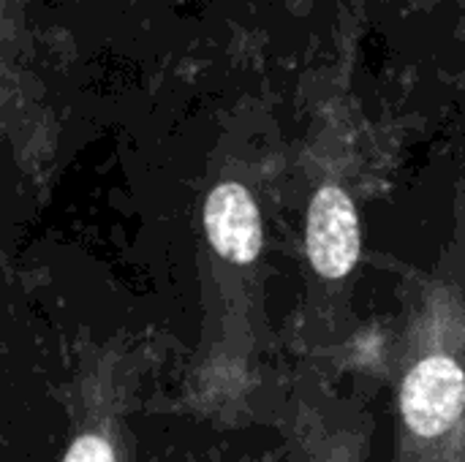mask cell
I'll use <instances>...</instances> for the list:
<instances>
[{
	"label": "cell",
	"instance_id": "obj_1",
	"mask_svg": "<svg viewBox=\"0 0 465 462\" xmlns=\"http://www.w3.org/2000/svg\"><path fill=\"white\" fill-rule=\"evenodd\" d=\"M465 373L450 357L422 359L403 381L401 411L406 425L422 436H444L463 414Z\"/></svg>",
	"mask_w": 465,
	"mask_h": 462
},
{
	"label": "cell",
	"instance_id": "obj_2",
	"mask_svg": "<svg viewBox=\"0 0 465 462\" xmlns=\"http://www.w3.org/2000/svg\"><path fill=\"white\" fill-rule=\"evenodd\" d=\"M308 253L319 275L338 280L351 272L360 256V218L351 199L324 185L308 212Z\"/></svg>",
	"mask_w": 465,
	"mask_h": 462
},
{
	"label": "cell",
	"instance_id": "obj_3",
	"mask_svg": "<svg viewBox=\"0 0 465 462\" xmlns=\"http://www.w3.org/2000/svg\"><path fill=\"white\" fill-rule=\"evenodd\" d=\"M204 229L213 248L234 264H251L262 251V218L240 182H223L210 193Z\"/></svg>",
	"mask_w": 465,
	"mask_h": 462
},
{
	"label": "cell",
	"instance_id": "obj_4",
	"mask_svg": "<svg viewBox=\"0 0 465 462\" xmlns=\"http://www.w3.org/2000/svg\"><path fill=\"white\" fill-rule=\"evenodd\" d=\"M65 462H114V452H112V447L104 438H98V436H82L68 449Z\"/></svg>",
	"mask_w": 465,
	"mask_h": 462
}]
</instances>
